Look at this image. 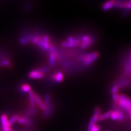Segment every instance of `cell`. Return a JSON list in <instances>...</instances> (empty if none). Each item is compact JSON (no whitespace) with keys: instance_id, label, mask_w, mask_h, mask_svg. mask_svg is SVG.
<instances>
[{"instance_id":"30bf717a","label":"cell","mask_w":131,"mask_h":131,"mask_svg":"<svg viewBox=\"0 0 131 131\" xmlns=\"http://www.w3.org/2000/svg\"><path fill=\"white\" fill-rule=\"evenodd\" d=\"M36 45H37L40 49H42V50L45 51L49 50V47H50V44L44 42V41L42 39V37H41V38L38 41V42L37 43Z\"/></svg>"},{"instance_id":"6da1fadb","label":"cell","mask_w":131,"mask_h":131,"mask_svg":"<svg viewBox=\"0 0 131 131\" xmlns=\"http://www.w3.org/2000/svg\"><path fill=\"white\" fill-rule=\"evenodd\" d=\"M99 55L100 54L98 52H93L80 57L79 60L83 62L85 65L88 66L91 64L94 61L96 60V59H97L98 57H99Z\"/></svg>"},{"instance_id":"83f0119b","label":"cell","mask_w":131,"mask_h":131,"mask_svg":"<svg viewBox=\"0 0 131 131\" xmlns=\"http://www.w3.org/2000/svg\"><path fill=\"white\" fill-rule=\"evenodd\" d=\"M129 113V116H130V118H131V110H130V111L128 113Z\"/></svg>"},{"instance_id":"4fadbf2b","label":"cell","mask_w":131,"mask_h":131,"mask_svg":"<svg viewBox=\"0 0 131 131\" xmlns=\"http://www.w3.org/2000/svg\"><path fill=\"white\" fill-rule=\"evenodd\" d=\"M52 105L50 104V105L47 106L46 109L43 112V117L45 118H48L51 115L52 112Z\"/></svg>"},{"instance_id":"ffe728a7","label":"cell","mask_w":131,"mask_h":131,"mask_svg":"<svg viewBox=\"0 0 131 131\" xmlns=\"http://www.w3.org/2000/svg\"><path fill=\"white\" fill-rule=\"evenodd\" d=\"M112 110H110V111H108L107 112L105 113L104 114L101 115V116L100 117L99 120H98V121H104L105 120L108 119V118L110 117V115H111V114H112Z\"/></svg>"},{"instance_id":"4316f807","label":"cell","mask_w":131,"mask_h":131,"mask_svg":"<svg viewBox=\"0 0 131 131\" xmlns=\"http://www.w3.org/2000/svg\"><path fill=\"white\" fill-rule=\"evenodd\" d=\"M112 98L114 101H116L118 99V94H113Z\"/></svg>"},{"instance_id":"3957f363","label":"cell","mask_w":131,"mask_h":131,"mask_svg":"<svg viewBox=\"0 0 131 131\" xmlns=\"http://www.w3.org/2000/svg\"><path fill=\"white\" fill-rule=\"evenodd\" d=\"M110 117L112 120L121 121L124 120L125 115L124 113L121 110H114V111L112 110V112L111 115H110Z\"/></svg>"},{"instance_id":"ac0fdd59","label":"cell","mask_w":131,"mask_h":131,"mask_svg":"<svg viewBox=\"0 0 131 131\" xmlns=\"http://www.w3.org/2000/svg\"><path fill=\"white\" fill-rule=\"evenodd\" d=\"M54 79L56 81L58 82V83H61V82L63 80V74L60 72H57L54 76Z\"/></svg>"},{"instance_id":"f546056e","label":"cell","mask_w":131,"mask_h":131,"mask_svg":"<svg viewBox=\"0 0 131 131\" xmlns=\"http://www.w3.org/2000/svg\"><path fill=\"white\" fill-rule=\"evenodd\" d=\"M130 110H131V108H130Z\"/></svg>"},{"instance_id":"9c48e42d","label":"cell","mask_w":131,"mask_h":131,"mask_svg":"<svg viewBox=\"0 0 131 131\" xmlns=\"http://www.w3.org/2000/svg\"><path fill=\"white\" fill-rule=\"evenodd\" d=\"M17 122L19 124L26 126H31L32 124V122L30 119L25 117H19Z\"/></svg>"},{"instance_id":"5bb4252c","label":"cell","mask_w":131,"mask_h":131,"mask_svg":"<svg viewBox=\"0 0 131 131\" xmlns=\"http://www.w3.org/2000/svg\"><path fill=\"white\" fill-rule=\"evenodd\" d=\"M20 43L23 46H26L30 43V36H23L20 38Z\"/></svg>"},{"instance_id":"5b68a950","label":"cell","mask_w":131,"mask_h":131,"mask_svg":"<svg viewBox=\"0 0 131 131\" xmlns=\"http://www.w3.org/2000/svg\"><path fill=\"white\" fill-rule=\"evenodd\" d=\"M28 76L32 79H38L43 78L44 74V73H41L37 69H35V70H33L28 73Z\"/></svg>"},{"instance_id":"603a6c76","label":"cell","mask_w":131,"mask_h":131,"mask_svg":"<svg viewBox=\"0 0 131 131\" xmlns=\"http://www.w3.org/2000/svg\"><path fill=\"white\" fill-rule=\"evenodd\" d=\"M119 87L117 85H115L111 89V92L113 94H117V92L119 90Z\"/></svg>"},{"instance_id":"52a82bcc","label":"cell","mask_w":131,"mask_h":131,"mask_svg":"<svg viewBox=\"0 0 131 131\" xmlns=\"http://www.w3.org/2000/svg\"><path fill=\"white\" fill-rule=\"evenodd\" d=\"M80 45V40L76 39L74 43H70L67 41H64L61 43V46L63 47H68V48H74Z\"/></svg>"},{"instance_id":"277c9868","label":"cell","mask_w":131,"mask_h":131,"mask_svg":"<svg viewBox=\"0 0 131 131\" xmlns=\"http://www.w3.org/2000/svg\"><path fill=\"white\" fill-rule=\"evenodd\" d=\"M1 125L3 131H9L10 129V126L9 125V120L8 116L6 114H2L0 117Z\"/></svg>"},{"instance_id":"44dd1931","label":"cell","mask_w":131,"mask_h":131,"mask_svg":"<svg viewBox=\"0 0 131 131\" xmlns=\"http://www.w3.org/2000/svg\"><path fill=\"white\" fill-rule=\"evenodd\" d=\"M19 117L20 116L18 115V114H15L10 118V120H9V125L10 127L13 126L16 122L18 121Z\"/></svg>"},{"instance_id":"cb8c5ba5","label":"cell","mask_w":131,"mask_h":131,"mask_svg":"<svg viewBox=\"0 0 131 131\" xmlns=\"http://www.w3.org/2000/svg\"><path fill=\"white\" fill-rule=\"evenodd\" d=\"M42 39L44 41V42L50 44V38H49V37L48 36L44 35L42 37Z\"/></svg>"},{"instance_id":"4dcf8cb0","label":"cell","mask_w":131,"mask_h":131,"mask_svg":"<svg viewBox=\"0 0 131 131\" xmlns=\"http://www.w3.org/2000/svg\"><path fill=\"white\" fill-rule=\"evenodd\" d=\"M130 52H131V51H130Z\"/></svg>"},{"instance_id":"f1b7e54d","label":"cell","mask_w":131,"mask_h":131,"mask_svg":"<svg viewBox=\"0 0 131 131\" xmlns=\"http://www.w3.org/2000/svg\"><path fill=\"white\" fill-rule=\"evenodd\" d=\"M130 60H131V56H130Z\"/></svg>"},{"instance_id":"d6986e66","label":"cell","mask_w":131,"mask_h":131,"mask_svg":"<svg viewBox=\"0 0 131 131\" xmlns=\"http://www.w3.org/2000/svg\"><path fill=\"white\" fill-rule=\"evenodd\" d=\"M94 41H95V38H91V40H90L89 42L87 43H81V44H80V47L81 49H85L88 47H89L91 46V45L93 43Z\"/></svg>"},{"instance_id":"e0dca14e","label":"cell","mask_w":131,"mask_h":131,"mask_svg":"<svg viewBox=\"0 0 131 131\" xmlns=\"http://www.w3.org/2000/svg\"><path fill=\"white\" fill-rule=\"evenodd\" d=\"M118 98L121 100L126 102L127 103H128L131 105V98L124 95V94L121 93V94H119V95H118Z\"/></svg>"},{"instance_id":"8fae6325","label":"cell","mask_w":131,"mask_h":131,"mask_svg":"<svg viewBox=\"0 0 131 131\" xmlns=\"http://www.w3.org/2000/svg\"><path fill=\"white\" fill-rule=\"evenodd\" d=\"M115 1H109L105 2L102 6V9L104 11L108 10L115 6Z\"/></svg>"},{"instance_id":"2e32d148","label":"cell","mask_w":131,"mask_h":131,"mask_svg":"<svg viewBox=\"0 0 131 131\" xmlns=\"http://www.w3.org/2000/svg\"><path fill=\"white\" fill-rule=\"evenodd\" d=\"M20 90L21 91L24 93H28L30 91L32 90L31 86L28 84H24L22 85L21 86H20Z\"/></svg>"},{"instance_id":"8992f818","label":"cell","mask_w":131,"mask_h":131,"mask_svg":"<svg viewBox=\"0 0 131 131\" xmlns=\"http://www.w3.org/2000/svg\"><path fill=\"white\" fill-rule=\"evenodd\" d=\"M35 99L36 104H37V105L41 110L44 111L47 108V106L45 104L43 101L41 99V98L38 95H36V94H35Z\"/></svg>"},{"instance_id":"7a4b0ae2","label":"cell","mask_w":131,"mask_h":131,"mask_svg":"<svg viewBox=\"0 0 131 131\" xmlns=\"http://www.w3.org/2000/svg\"><path fill=\"white\" fill-rule=\"evenodd\" d=\"M101 115V111L99 108H96L94 111V114L92 115L91 120L90 121L89 124L88 126V129L89 131L91 130V129L95 126L96 123L99 120L100 117Z\"/></svg>"},{"instance_id":"7c38bea8","label":"cell","mask_w":131,"mask_h":131,"mask_svg":"<svg viewBox=\"0 0 131 131\" xmlns=\"http://www.w3.org/2000/svg\"><path fill=\"white\" fill-rule=\"evenodd\" d=\"M56 52H50L49 54V63L51 66H54L56 63Z\"/></svg>"},{"instance_id":"7402d4cb","label":"cell","mask_w":131,"mask_h":131,"mask_svg":"<svg viewBox=\"0 0 131 131\" xmlns=\"http://www.w3.org/2000/svg\"><path fill=\"white\" fill-rule=\"evenodd\" d=\"M44 103L45 104H46V105L47 106H49L51 104V101H50V96L49 94L47 93L46 95V96H45V97H44Z\"/></svg>"},{"instance_id":"484cf974","label":"cell","mask_w":131,"mask_h":131,"mask_svg":"<svg viewBox=\"0 0 131 131\" xmlns=\"http://www.w3.org/2000/svg\"><path fill=\"white\" fill-rule=\"evenodd\" d=\"M90 131H100V127L97 125L94 126L91 129Z\"/></svg>"},{"instance_id":"ba28073f","label":"cell","mask_w":131,"mask_h":131,"mask_svg":"<svg viewBox=\"0 0 131 131\" xmlns=\"http://www.w3.org/2000/svg\"><path fill=\"white\" fill-rule=\"evenodd\" d=\"M35 95V93H34L33 90H31V91H30L29 92H28V99H29L30 107H32V108H35L36 106Z\"/></svg>"},{"instance_id":"d4e9b609","label":"cell","mask_w":131,"mask_h":131,"mask_svg":"<svg viewBox=\"0 0 131 131\" xmlns=\"http://www.w3.org/2000/svg\"><path fill=\"white\" fill-rule=\"evenodd\" d=\"M37 70H38L41 73H44L48 71V68L47 67H40V68H38Z\"/></svg>"},{"instance_id":"9a60e30c","label":"cell","mask_w":131,"mask_h":131,"mask_svg":"<svg viewBox=\"0 0 131 131\" xmlns=\"http://www.w3.org/2000/svg\"><path fill=\"white\" fill-rule=\"evenodd\" d=\"M10 65L11 62L8 59H3L2 60H0V67H9Z\"/></svg>"}]
</instances>
